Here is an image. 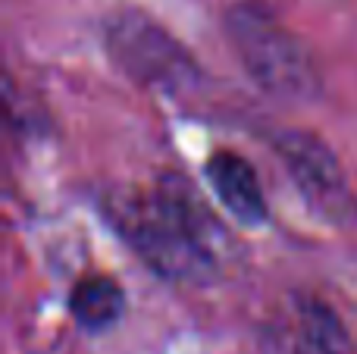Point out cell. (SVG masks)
Instances as JSON below:
<instances>
[{
    "label": "cell",
    "mask_w": 357,
    "mask_h": 354,
    "mask_svg": "<svg viewBox=\"0 0 357 354\" xmlns=\"http://www.w3.org/2000/svg\"><path fill=\"white\" fill-rule=\"evenodd\" d=\"M204 176H207L210 192L216 194L222 207L232 213L238 223L257 226L266 220V194L260 185L254 167L238 154V151H213L204 163Z\"/></svg>",
    "instance_id": "obj_5"
},
{
    "label": "cell",
    "mask_w": 357,
    "mask_h": 354,
    "mask_svg": "<svg viewBox=\"0 0 357 354\" xmlns=\"http://www.w3.org/2000/svg\"><path fill=\"white\" fill-rule=\"evenodd\" d=\"M273 151L317 217L339 229L357 223V194L339 157L320 135L307 129H282L273 135Z\"/></svg>",
    "instance_id": "obj_4"
},
{
    "label": "cell",
    "mask_w": 357,
    "mask_h": 354,
    "mask_svg": "<svg viewBox=\"0 0 357 354\" xmlns=\"http://www.w3.org/2000/svg\"><path fill=\"white\" fill-rule=\"evenodd\" d=\"M104 44L110 50V60L129 79L154 91L182 94L201 79V69L188 50L142 10L123 6L110 13L104 22Z\"/></svg>",
    "instance_id": "obj_3"
},
{
    "label": "cell",
    "mask_w": 357,
    "mask_h": 354,
    "mask_svg": "<svg viewBox=\"0 0 357 354\" xmlns=\"http://www.w3.org/2000/svg\"><path fill=\"white\" fill-rule=\"evenodd\" d=\"M69 317L85 332H104L116 326L126 314V292L113 276L88 273L69 288Z\"/></svg>",
    "instance_id": "obj_6"
},
{
    "label": "cell",
    "mask_w": 357,
    "mask_h": 354,
    "mask_svg": "<svg viewBox=\"0 0 357 354\" xmlns=\"http://www.w3.org/2000/svg\"><path fill=\"white\" fill-rule=\"evenodd\" d=\"M295 323V339L301 354H345L348 336L342 320L333 314V307L317 298H301L291 314Z\"/></svg>",
    "instance_id": "obj_7"
},
{
    "label": "cell",
    "mask_w": 357,
    "mask_h": 354,
    "mask_svg": "<svg viewBox=\"0 0 357 354\" xmlns=\"http://www.w3.org/2000/svg\"><path fill=\"white\" fill-rule=\"evenodd\" d=\"M226 35L238 63L264 94L289 104H310L323 94V75L310 50L266 10L235 3L226 13Z\"/></svg>",
    "instance_id": "obj_2"
},
{
    "label": "cell",
    "mask_w": 357,
    "mask_h": 354,
    "mask_svg": "<svg viewBox=\"0 0 357 354\" xmlns=\"http://www.w3.org/2000/svg\"><path fill=\"white\" fill-rule=\"evenodd\" d=\"M107 217L132 251L173 282H213L222 276L226 232L182 176L107 198Z\"/></svg>",
    "instance_id": "obj_1"
}]
</instances>
